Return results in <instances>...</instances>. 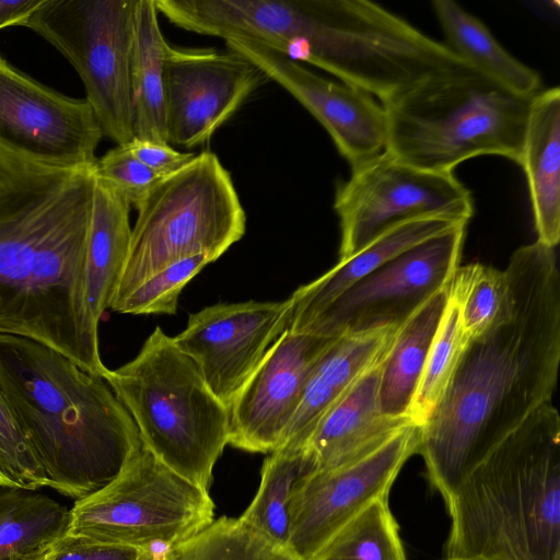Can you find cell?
I'll use <instances>...</instances> for the list:
<instances>
[{"mask_svg": "<svg viewBox=\"0 0 560 560\" xmlns=\"http://www.w3.org/2000/svg\"><path fill=\"white\" fill-rule=\"evenodd\" d=\"M505 304L462 354L420 427L417 454L446 502L466 474L540 406L551 402L560 362V273L555 248L521 246L504 270Z\"/></svg>", "mask_w": 560, "mask_h": 560, "instance_id": "obj_1", "label": "cell"}, {"mask_svg": "<svg viewBox=\"0 0 560 560\" xmlns=\"http://www.w3.org/2000/svg\"><path fill=\"white\" fill-rule=\"evenodd\" d=\"M93 167L44 163L0 144V334L26 337L104 377L86 298Z\"/></svg>", "mask_w": 560, "mask_h": 560, "instance_id": "obj_2", "label": "cell"}, {"mask_svg": "<svg viewBox=\"0 0 560 560\" xmlns=\"http://www.w3.org/2000/svg\"><path fill=\"white\" fill-rule=\"evenodd\" d=\"M0 387L49 487L75 501L108 485L143 447L107 383L38 341L0 334Z\"/></svg>", "mask_w": 560, "mask_h": 560, "instance_id": "obj_3", "label": "cell"}, {"mask_svg": "<svg viewBox=\"0 0 560 560\" xmlns=\"http://www.w3.org/2000/svg\"><path fill=\"white\" fill-rule=\"evenodd\" d=\"M445 560H560V417L532 412L445 502Z\"/></svg>", "mask_w": 560, "mask_h": 560, "instance_id": "obj_4", "label": "cell"}, {"mask_svg": "<svg viewBox=\"0 0 560 560\" xmlns=\"http://www.w3.org/2000/svg\"><path fill=\"white\" fill-rule=\"evenodd\" d=\"M533 97L514 94L475 70L425 80L382 104L386 152L432 172H453L486 154L520 163Z\"/></svg>", "mask_w": 560, "mask_h": 560, "instance_id": "obj_5", "label": "cell"}, {"mask_svg": "<svg viewBox=\"0 0 560 560\" xmlns=\"http://www.w3.org/2000/svg\"><path fill=\"white\" fill-rule=\"evenodd\" d=\"M103 380L133 419L145 450L208 491L229 444V409L195 362L159 326L135 359Z\"/></svg>", "mask_w": 560, "mask_h": 560, "instance_id": "obj_6", "label": "cell"}, {"mask_svg": "<svg viewBox=\"0 0 560 560\" xmlns=\"http://www.w3.org/2000/svg\"><path fill=\"white\" fill-rule=\"evenodd\" d=\"M127 260L112 302L147 277L196 254L213 260L238 242L246 214L228 170L209 151L164 178L137 209Z\"/></svg>", "mask_w": 560, "mask_h": 560, "instance_id": "obj_7", "label": "cell"}, {"mask_svg": "<svg viewBox=\"0 0 560 560\" xmlns=\"http://www.w3.org/2000/svg\"><path fill=\"white\" fill-rule=\"evenodd\" d=\"M207 490L142 450L98 491L74 502L68 535L138 549H174L214 520Z\"/></svg>", "mask_w": 560, "mask_h": 560, "instance_id": "obj_8", "label": "cell"}, {"mask_svg": "<svg viewBox=\"0 0 560 560\" xmlns=\"http://www.w3.org/2000/svg\"><path fill=\"white\" fill-rule=\"evenodd\" d=\"M138 0H43L21 23L74 67L103 136L135 139L130 63Z\"/></svg>", "mask_w": 560, "mask_h": 560, "instance_id": "obj_9", "label": "cell"}, {"mask_svg": "<svg viewBox=\"0 0 560 560\" xmlns=\"http://www.w3.org/2000/svg\"><path fill=\"white\" fill-rule=\"evenodd\" d=\"M334 209L341 232L339 259H346L400 222L443 217L467 224L474 200L453 172L417 168L385 151L351 168L350 178L336 188Z\"/></svg>", "mask_w": 560, "mask_h": 560, "instance_id": "obj_10", "label": "cell"}, {"mask_svg": "<svg viewBox=\"0 0 560 560\" xmlns=\"http://www.w3.org/2000/svg\"><path fill=\"white\" fill-rule=\"evenodd\" d=\"M466 225L433 236L389 259L338 296L303 331L327 337L398 328L459 266Z\"/></svg>", "mask_w": 560, "mask_h": 560, "instance_id": "obj_11", "label": "cell"}, {"mask_svg": "<svg viewBox=\"0 0 560 560\" xmlns=\"http://www.w3.org/2000/svg\"><path fill=\"white\" fill-rule=\"evenodd\" d=\"M420 429L410 424L371 454L310 474L295 495L287 549L312 560L349 521L389 489L410 456L417 454Z\"/></svg>", "mask_w": 560, "mask_h": 560, "instance_id": "obj_12", "label": "cell"}, {"mask_svg": "<svg viewBox=\"0 0 560 560\" xmlns=\"http://www.w3.org/2000/svg\"><path fill=\"white\" fill-rule=\"evenodd\" d=\"M102 137L85 98L48 89L0 56V144L44 163L86 168Z\"/></svg>", "mask_w": 560, "mask_h": 560, "instance_id": "obj_13", "label": "cell"}, {"mask_svg": "<svg viewBox=\"0 0 560 560\" xmlns=\"http://www.w3.org/2000/svg\"><path fill=\"white\" fill-rule=\"evenodd\" d=\"M291 314L290 296L279 302L218 303L189 314L185 329L173 340L229 409L269 347L288 328Z\"/></svg>", "mask_w": 560, "mask_h": 560, "instance_id": "obj_14", "label": "cell"}, {"mask_svg": "<svg viewBox=\"0 0 560 560\" xmlns=\"http://www.w3.org/2000/svg\"><path fill=\"white\" fill-rule=\"evenodd\" d=\"M266 79L235 51L171 46L165 62L167 142L187 148L205 143Z\"/></svg>", "mask_w": 560, "mask_h": 560, "instance_id": "obj_15", "label": "cell"}, {"mask_svg": "<svg viewBox=\"0 0 560 560\" xmlns=\"http://www.w3.org/2000/svg\"><path fill=\"white\" fill-rule=\"evenodd\" d=\"M336 337L285 328L229 407V444L272 453L299 406L307 378Z\"/></svg>", "mask_w": 560, "mask_h": 560, "instance_id": "obj_16", "label": "cell"}, {"mask_svg": "<svg viewBox=\"0 0 560 560\" xmlns=\"http://www.w3.org/2000/svg\"><path fill=\"white\" fill-rule=\"evenodd\" d=\"M225 44L298 100L326 129L351 168L386 151V112L373 95L325 79L261 44L237 38Z\"/></svg>", "mask_w": 560, "mask_h": 560, "instance_id": "obj_17", "label": "cell"}, {"mask_svg": "<svg viewBox=\"0 0 560 560\" xmlns=\"http://www.w3.org/2000/svg\"><path fill=\"white\" fill-rule=\"evenodd\" d=\"M396 329L342 334L334 339L313 368L279 448L305 447L327 411L382 362Z\"/></svg>", "mask_w": 560, "mask_h": 560, "instance_id": "obj_18", "label": "cell"}, {"mask_svg": "<svg viewBox=\"0 0 560 560\" xmlns=\"http://www.w3.org/2000/svg\"><path fill=\"white\" fill-rule=\"evenodd\" d=\"M381 364L371 369L316 425L305 445L316 470L358 460L413 424L407 418L383 413L378 394Z\"/></svg>", "mask_w": 560, "mask_h": 560, "instance_id": "obj_19", "label": "cell"}, {"mask_svg": "<svg viewBox=\"0 0 560 560\" xmlns=\"http://www.w3.org/2000/svg\"><path fill=\"white\" fill-rule=\"evenodd\" d=\"M458 225L443 217H425L400 222L381 233L354 255L338 262L291 295L292 314L288 328L303 331L338 296L362 278L400 253Z\"/></svg>", "mask_w": 560, "mask_h": 560, "instance_id": "obj_20", "label": "cell"}, {"mask_svg": "<svg viewBox=\"0 0 560 560\" xmlns=\"http://www.w3.org/2000/svg\"><path fill=\"white\" fill-rule=\"evenodd\" d=\"M527 178L537 241L555 248L560 240V89L532 100L518 163Z\"/></svg>", "mask_w": 560, "mask_h": 560, "instance_id": "obj_21", "label": "cell"}, {"mask_svg": "<svg viewBox=\"0 0 560 560\" xmlns=\"http://www.w3.org/2000/svg\"><path fill=\"white\" fill-rule=\"evenodd\" d=\"M130 208L122 195L95 179L86 252V298L97 322L110 307L127 260Z\"/></svg>", "mask_w": 560, "mask_h": 560, "instance_id": "obj_22", "label": "cell"}, {"mask_svg": "<svg viewBox=\"0 0 560 560\" xmlns=\"http://www.w3.org/2000/svg\"><path fill=\"white\" fill-rule=\"evenodd\" d=\"M154 0H138L130 63L135 138L168 143L165 62L170 49Z\"/></svg>", "mask_w": 560, "mask_h": 560, "instance_id": "obj_23", "label": "cell"}, {"mask_svg": "<svg viewBox=\"0 0 560 560\" xmlns=\"http://www.w3.org/2000/svg\"><path fill=\"white\" fill-rule=\"evenodd\" d=\"M432 8L445 45L471 69L524 97L541 91L538 72L512 56L479 19L452 0H434Z\"/></svg>", "mask_w": 560, "mask_h": 560, "instance_id": "obj_24", "label": "cell"}, {"mask_svg": "<svg viewBox=\"0 0 560 560\" xmlns=\"http://www.w3.org/2000/svg\"><path fill=\"white\" fill-rule=\"evenodd\" d=\"M446 303L447 285L395 330L380 374V404L386 416L409 419L412 398Z\"/></svg>", "mask_w": 560, "mask_h": 560, "instance_id": "obj_25", "label": "cell"}, {"mask_svg": "<svg viewBox=\"0 0 560 560\" xmlns=\"http://www.w3.org/2000/svg\"><path fill=\"white\" fill-rule=\"evenodd\" d=\"M69 523L70 510L50 497L0 486V560L45 557Z\"/></svg>", "mask_w": 560, "mask_h": 560, "instance_id": "obj_26", "label": "cell"}, {"mask_svg": "<svg viewBox=\"0 0 560 560\" xmlns=\"http://www.w3.org/2000/svg\"><path fill=\"white\" fill-rule=\"evenodd\" d=\"M315 470L306 447L273 451L264 462L258 491L240 518L287 549L295 495L304 479Z\"/></svg>", "mask_w": 560, "mask_h": 560, "instance_id": "obj_27", "label": "cell"}, {"mask_svg": "<svg viewBox=\"0 0 560 560\" xmlns=\"http://www.w3.org/2000/svg\"><path fill=\"white\" fill-rule=\"evenodd\" d=\"M388 495L377 498L340 528L312 560H407Z\"/></svg>", "mask_w": 560, "mask_h": 560, "instance_id": "obj_28", "label": "cell"}, {"mask_svg": "<svg viewBox=\"0 0 560 560\" xmlns=\"http://www.w3.org/2000/svg\"><path fill=\"white\" fill-rule=\"evenodd\" d=\"M469 341L447 289V303L408 413L415 425L422 427L441 401Z\"/></svg>", "mask_w": 560, "mask_h": 560, "instance_id": "obj_29", "label": "cell"}, {"mask_svg": "<svg viewBox=\"0 0 560 560\" xmlns=\"http://www.w3.org/2000/svg\"><path fill=\"white\" fill-rule=\"evenodd\" d=\"M174 560H298L244 523L221 517L173 549Z\"/></svg>", "mask_w": 560, "mask_h": 560, "instance_id": "obj_30", "label": "cell"}, {"mask_svg": "<svg viewBox=\"0 0 560 560\" xmlns=\"http://www.w3.org/2000/svg\"><path fill=\"white\" fill-rule=\"evenodd\" d=\"M447 289L458 307L462 327L472 340L485 334L501 314L508 283L504 270L474 262L458 266Z\"/></svg>", "mask_w": 560, "mask_h": 560, "instance_id": "obj_31", "label": "cell"}, {"mask_svg": "<svg viewBox=\"0 0 560 560\" xmlns=\"http://www.w3.org/2000/svg\"><path fill=\"white\" fill-rule=\"evenodd\" d=\"M212 261L208 254L178 259L147 277L126 295L112 302L109 308L132 315L175 314L185 285Z\"/></svg>", "mask_w": 560, "mask_h": 560, "instance_id": "obj_32", "label": "cell"}, {"mask_svg": "<svg viewBox=\"0 0 560 560\" xmlns=\"http://www.w3.org/2000/svg\"><path fill=\"white\" fill-rule=\"evenodd\" d=\"M0 486L25 490L49 487L47 475L18 424L1 387Z\"/></svg>", "mask_w": 560, "mask_h": 560, "instance_id": "obj_33", "label": "cell"}, {"mask_svg": "<svg viewBox=\"0 0 560 560\" xmlns=\"http://www.w3.org/2000/svg\"><path fill=\"white\" fill-rule=\"evenodd\" d=\"M93 173L95 179L117 190L136 209L166 178L133 156L126 144L116 145L101 159H96Z\"/></svg>", "mask_w": 560, "mask_h": 560, "instance_id": "obj_34", "label": "cell"}, {"mask_svg": "<svg viewBox=\"0 0 560 560\" xmlns=\"http://www.w3.org/2000/svg\"><path fill=\"white\" fill-rule=\"evenodd\" d=\"M140 549L65 535L43 560H136Z\"/></svg>", "mask_w": 560, "mask_h": 560, "instance_id": "obj_35", "label": "cell"}, {"mask_svg": "<svg viewBox=\"0 0 560 560\" xmlns=\"http://www.w3.org/2000/svg\"><path fill=\"white\" fill-rule=\"evenodd\" d=\"M129 151L160 176L168 177L185 166L196 156L195 153L179 152L170 143L153 142L135 138L126 144Z\"/></svg>", "mask_w": 560, "mask_h": 560, "instance_id": "obj_36", "label": "cell"}, {"mask_svg": "<svg viewBox=\"0 0 560 560\" xmlns=\"http://www.w3.org/2000/svg\"><path fill=\"white\" fill-rule=\"evenodd\" d=\"M43 0H0V30L21 25Z\"/></svg>", "mask_w": 560, "mask_h": 560, "instance_id": "obj_37", "label": "cell"}, {"mask_svg": "<svg viewBox=\"0 0 560 560\" xmlns=\"http://www.w3.org/2000/svg\"><path fill=\"white\" fill-rule=\"evenodd\" d=\"M136 560H174L173 549H140Z\"/></svg>", "mask_w": 560, "mask_h": 560, "instance_id": "obj_38", "label": "cell"}, {"mask_svg": "<svg viewBox=\"0 0 560 560\" xmlns=\"http://www.w3.org/2000/svg\"><path fill=\"white\" fill-rule=\"evenodd\" d=\"M42 559V558H40ZM7 560H38V559H23V558H12Z\"/></svg>", "mask_w": 560, "mask_h": 560, "instance_id": "obj_39", "label": "cell"}, {"mask_svg": "<svg viewBox=\"0 0 560 560\" xmlns=\"http://www.w3.org/2000/svg\"><path fill=\"white\" fill-rule=\"evenodd\" d=\"M466 560H481V559H466Z\"/></svg>", "mask_w": 560, "mask_h": 560, "instance_id": "obj_40", "label": "cell"}, {"mask_svg": "<svg viewBox=\"0 0 560 560\" xmlns=\"http://www.w3.org/2000/svg\"><path fill=\"white\" fill-rule=\"evenodd\" d=\"M43 559H44V557L42 559H38V560H43Z\"/></svg>", "mask_w": 560, "mask_h": 560, "instance_id": "obj_41", "label": "cell"}]
</instances>
